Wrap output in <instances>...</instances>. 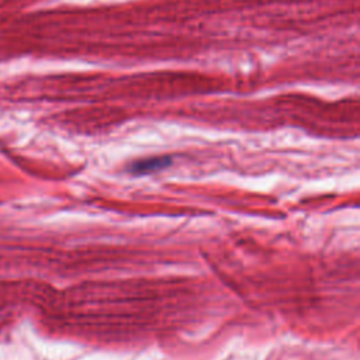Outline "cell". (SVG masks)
<instances>
[{"label": "cell", "mask_w": 360, "mask_h": 360, "mask_svg": "<svg viewBox=\"0 0 360 360\" xmlns=\"http://www.w3.org/2000/svg\"><path fill=\"white\" fill-rule=\"evenodd\" d=\"M170 158L162 156V158H150V159H143L134 162L131 166V172L134 173H145V172H152L156 169H162L165 166L170 165Z\"/></svg>", "instance_id": "cell-1"}]
</instances>
